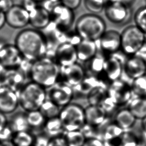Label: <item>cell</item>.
Instances as JSON below:
<instances>
[{"label": "cell", "instance_id": "c3c4849f", "mask_svg": "<svg viewBox=\"0 0 146 146\" xmlns=\"http://www.w3.org/2000/svg\"><path fill=\"white\" fill-rule=\"evenodd\" d=\"M134 1L135 0H109V1L110 2L119 3L128 6H130V5L134 2Z\"/></svg>", "mask_w": 146, "mask_h": 146}, {"label": "cell", "instance_id": "836d02e7", "mask_svg": "<svg viewBox=\"0 0 146 146\" xmlns=\"http://www.w3.org/2000/svg\"><path fill=\"white\" fill-rule=\"evenodd\" d=\"M26 117L30 128L34 129L43 127L47 120L39 110L27 112Z\"/></svg>", "mask_w": 146, "mask_h": 146}, {"label": "cell", "instance_id": "52a82bcc", "mask_svg": "<svg viewBox=\"0 0 146 146\" xmlns=\"http://www.w3.org/2000/svg\"><path fill=\"white\" fill-rule=\"evenodd\" d=\"M48 89L47 98L60 107L62 108L71 103L75 92L73 88L65 82L58 81Z\"/></svg>", "mask_w": 146, "mask_h": 146}, {"label": "cell", "instance_id": "d6986e66", "mask_svg": "<svg viewBox=\"0 0 146 146\" xmlns=\"http://www.w3.org/2000/svg\"><path fill=\"white\" fill-rule=\"evenodd\" d=\"M30 22L33 28L41 31L46 28L51 23V14L42 6H36L29 12Z\"/></svg>", "mask_w": 146, "mask_h": 146}, {"label": "cell", "instance_id": "7c38bea8", "mask_svg": "<svg viewBox=\"0 0 146 146\" xmlns=\"http://www.w3.org/2000/svg\"><path fill=\"white\" fill-rule=\"evenodd\" d=\"M23 59L15 44H5L0 48V63L6 69L18 68Z\"/></svg>", "mask_w": 146, "mask_h": 146}, {"label": "cell", "instance_id": "6f0895ef", "mask_svg": "<svg viewBox=\"0 0 146 146\" xmlns=\"http://www.w3.org/2000/svg\"><path fill=\"white\" fill-rule=\"evenodd\" d=\"M143 133H144L143 139H144V140H145V141L146 142V132H144V131H143Z\"/></svg>", "mask_w": 146, "mask_h": 146}, {"label": "cell", "instance_id": "30bf717a", "mask_svg": "<svg viewBox=\"0 0 146 146\" xmlns=\"http://www.w3.org/2000/svg\"><path fill=\"white\" fill-rule=\"evenodd\" d=\"M117 53L106 57L104 66L103 74L106 78L111 82L120 79L124 72V63L126 59Z\"/></svg>", "mask_w": 146, "mask_h": 146}, {"label": "cell", "instance_id": "7bdbcfd3", "mask_svg": "<svg viewBox=\"0 0 146 146\" xmlns=\"http://www.w3.org/2000/svg\"><path fill=\"white\" fill-rule=\"evenodd\" d=\"M83 146H106L105 142L99 138H88Z\"/></svg>", "mask_w": 146, "mask_h": 146}, {"label": "cell", "instance_id": "83f0119b", "mask_svg": "<svg viewBox=\"0 0 146 146\" xmlns=\"http://www.w3.org/2000/svg\"><path fill=\"white\" fill-rule=\"evenodd\" d=\"M124 130L115 123L108 124L101 132V139L105 143H109L119 138Z\"/></svg>", "mask_w": 146, "mask_h": 146}, {"label": "cell", "instance_id": "7a4b0ae2", "mask_svg": "<svg viewBox=\"0 0 146 146\" xmlns=\"http://www.w3.org/2000/svg\"><path fill=\"white\" fill-rule=\"evenodd\" d=\"M60 70L55 60L45 56L33 62L30 75L32 81L48 89L58 81Z\"/></svg>", "mask_w": 146, "mask_h": 146}, {"label": "cell", "instance_id": "ee69618b", "mask_svg": "<svg viewBox=\"0 0 146 146\" xmlns=\"http://www.w3.org/2000/svg\"><path fill=\"white\" fill-rule=\"evenodd\" d=\"M15 5L13 0H0V11L6 14Z\"/></svg>", "mask_w": 146, "mask_h": 146}, {"label": "cell", "instance_id": "e0dca14e", "mask_svg": "<svg viewBox=\"0 0 146 146\" xmlns=\"http://www.w3.org/2000/svg\"><path fill=\"white\" fill-rule=\"evenodd\" d=\"M85 70L78 63L65 67H61L60 76L63 81L72 87L79 85L86 77Z\"/></svg>", "mask_w": 146, "mask_h": 146}, {"label": "cell", "instance_id": "8992f818", "mask_svg": "<svg viewBox=\"0 0 146 146\" xmlns=\"http://www.w3.org/2000/svg\"><path fill=\"white\" fill-rule=\"evenodd\" d=\"M121 37V51L127 56L135 55L146 41V35L135 25L126 28Z\"/></svg>", "mask_w": 146, "mask_h": 146}, {"label": "cell", "instance_id": "1f68e13d", "mask_svg": "<svg viewBox=\"0 0 146 146\" xmlns=\"http://www.w3.org/2000/svg\"><path fill=\"white\" fill-rule=\"evenodd\" d=\"M63 135L68 146H83L87 139L80 130L65 132Z\"/></svg>", "mask_w": 146, "mask_h": 146}, {"label": "cell", "instance_id": "5b68a950", "mask_svg": "<svg viewBox=\"0 0 146 146\" xmlns=\"http://www.w3.org/2000/svg\"><path fill=\"white\" fill-rule=\"evenodd\" d=\"M59 117L65 132L80 130L85 124L84 109L75 104H69L62 108Z\"/></svg>", "mask_w": 146, "mask_h": 146}, {"label": "cell", "instance_id": "f546056e", "mask_svg": "<svg viewBox=\"0 0 146 146\" xmlns=\"http://www.w3.org/2000/svg\"><path fill=\"white\" fill-rule=\"evenodd\" d=\"M8 124L14 133L28 131L30 128L27 119L26 114L24 113L15 115Z\"/></svg>", "mask_w": 146, "mask_h": 146}, {"label": "cell", "instance_id": "9c48e42d", "mask_svg": "<svg viewBox=\"0 0 146 146\" xmlns=\"http://www.w3.org/2000/svg\"><path fill=\"white\" fill-rule=\"evenodd\" d=\"M51 22L61 30H70L75 21L74 11L60 3L56 5L50 12Z\"/></svg>", "mask_w": 146, "mask_h": 146}, {"label": "cell", "instance_id": "7402d4cb", "mask_svg": "<svg viewBox=\"0 0 146 146\" xmlns=\"http://www.w3.org/2000/svg\"><path fill=\"white\" fill-rule=\"evenodd\" d=\"M85 123L94 127H99L103 124L107 113L103 108L98 106L89 105L84 109Z\"/></svg>", "mask_w": 146, "mask_h": 146}, {"label": "cell", "instance_id": "4dcf8cb0", "mask_svg": "<svg viewBox=\"0 0 146 146\" xmlns=\"http://www.w3.org/2000/svg\"><path fill=\"white\" fill-rule=\"evenodd\" d=\"M35 137L28 131L15 133L12 141L16 146H34Z\"/></svg>", "mask_w": 146, "mask_h": 146}, {"label": "cell", "instance_id": "60d3db41", "mask_svg": "<svg viewBox=\"0 0 146 146\" xmlns=\"http://www.w3.org/2000/svg\"><path fill=\"white\" fill-rule=\"evenodd\" d=\"M82 0H61L60 3L72 10L74 11L79 7Z\"/></svg>", "mask_w": 146, "mask_h": 146}, {"label": "cell", "instance_id": "277c9868", "mask_svg": "<svg viewBox=\"0 0 146 146\" xmlns=\"http://www.w3.org/2000/svg\"><path fill=\"white\" fill-rule=\"evenodd\" d=\"M18 93L19 105L27 112L39 110L47 99L46 89L33 81L25 84Z\"/></svg>", "mask_w": 146, "mask_h": 146}, {"label": "cell", "instance_id": "ffe728a7", "mask_svg": "<svg viewBox=\"0 0 146 146\" xmlns=\"http://www.w3.org/2000/svg\"><path fill=\"white\" fill-rule=\"evenodd\" d=\"M25 74L18 68L7 69L2 78L5 86L18 93L25 85Z\"/></svg>", "mask_w": 146, "mask_h": 146}, {"label": "cell", "instance_id": "e575fe53", "mask_svg": "<svg viewBox=\"0 0 146 146\" xmlns=\"http://www.w3.org/2000/svg\"><path fill=\"white\" fill-rule=\"evenodd\" d=\"M131 87L136 97H146V74L133 80Z\"/></svg>", "mask_w": 146, "mask_h": 146}, {"label": "cell", "instance_id": "680465c9", "mask_svg": "<svg viewBox=\"0 0 146 146\" xmlns=\"http://www.w3.org/2000/svg\"></svg>", "mask_w": 146, "mask_h": 146}, {"label": "cell", "instance_id": "603a6c76", "mask_svg": "<svg viewBox=\"0 0 146 146\" xmlns=\"http://www.w3.org/2000/svg\"><path fill=\"white\" fill-rule=\"evenodd\" d=\"M78 60L86 63L98 53V47L96 41L82 39L76 46Z\"/></svg>", "mask_w": 146, "mask_h": 146}, {"label": "cell", "instance_id": "f1b7e54d", "mask_svg": "<svg viewBox=\"0 0 146 146\" xmlns=\"http://www.w3.org/2000/svg\"><path fill=\"white\" fill-rule=\"evenodd\" d=\"M106 57L97 53L95 56L85 63L87 64V68L91 75L99 76L103 74L104 66Z\"/></svg>", "mask_w": 146, "mask_h": 146}, {"label": "cell", "instance_id": "db71d44e", "mask_svg": "<svg viewBox=\"0 0 146 146\" xmlns=\"http://www.w3.org/2000/svg\"><path fill=\"white\" fill-rule=\"evenodd\" d=\"M49 1H50L51 2L55 3V4H58V3H60L61 0H48Z\"/></svg>", "mask_w": 146, "mask_h": 146}, {"label": "cell", "instance_id": "4316f807", "mask_svg": "<svg viewBox=\"0 0 146 146\" xmlns=\"http://www.w3.org/2000/svg\"><path fill=\"white\" fill-rule=\"evenodd\" d=\"M128 108L137 120H143L146 117V97H136L132 99Z\"/></svg>", "mask_w": 146, "mask_h": 146}, {"label": "cell", "instance_id": "2e32d148", "mask_svg": "<svg viewBox=\"0 0 146 146\" xmlns=\"http://www.w3.org/2000/svg\"><path fill=\"white\" fill-rule=\"evenodd\" d=\"M87 100L89 105L100 106L107 113L111 112L116 107L108 95L105 86L97 88L90 92L87 95Z\"/></svg>", "mask_w": 146, "mask_h": 146}, {"label": "cell", "instance_id": "9a60e30c", "mask_svg": "<svg viewBox=\"0 0 146 146\" xmlns=\"http://www.w3.org/2000/svg\"><path fill=\"white\" fill-rule=\"evenodd\" d=\"M98 47L104 53L112 55L121 51V34L115 30L106 31L101 38L96 41Z\"/></svg>", "mask_w": 146, "mask_h": 146}, {"label": "cell", "instance_id": "8fae6325", "mask_svg": "<svg viewBox=\"0 0 146 146\" xmlns=\"http://www.w3.org/2000/svg\"><path fill=\"white\" fill-rule=\"evenodd\" d=\"M129 7L119 3L109 1L104 11L106 18L115 24H123L130 18Z\"/></svg>", "mask_w": 146, "mask_h": 146}, {"label": "cell", "instance_id": "f6af8a7d", "mask_svg": "<svg viewBox=\"0 0 146 146\" xmlns=\"http://www.w3.org/2000/svg\"><path fill=\"white\" fill-rule=\"evenodd\" d=\"M21 5L30 12L37 6V3L33 0H23Z\"/></svg>", "mask_w": 146, "mask_h": 146}, {"label": "cell", "instance_id": "5bb4252c", "mask_svg": "<svg viewBox=\"0 0 146 146\" xmlns=\"http://www.w3.org/2000/svg\"><path fill=\"white\" fill-rule=\"evenodd\" d=\"M5 16L7 24L12 28L21 29L29 24V12L22 5H15Z\"/></svg>", "mask_w": 146, "mask_h": 146}, {"label": "cell", "instance_id": "9f6ffc18", "mask_svg": "<svg viewBox=\"0 0 146 146\" xmlns=\"http://www.w3.org/2000/svg\"><path fill=\"white\" fill-rule=\"evenodd\" d=\"M33 1L36 3H38L39 2H42L43 1H44L45 0H33Z\"/></svg>", "mask_w": 146, "mask_h": 146}, {"label": "cell", "instance_id": "f5cc1de1", "mask_svg": "<svg viewBox=\"0 0 146 146\" xmlns=\"http://www.w3.org/2000/svg\"><path fill=\"white\" fill-rule=\"evenodd\" d=\"M142 127L143 131L146 132V117L142 120Z\"/></svg>", "mask_w": 146, "mask_h": 146}, {"label": "cell", "instance_id": "484cf974", "mask_svg": "<svg viewBox=\"0 0 146 146\" xmlns=\"http://www.w3.org/2000/svg\"><path fill=\"white\" fill-rule=\"evenodd\" d=\"M43 127L45 135L50 138L62 136L65 132L59 117L47 119Z\"/></svg>", "mask_w": 146, "mask_h": 146}, {"label": "cell", "instance_id": "7dc6e473", "mask_svg": "<svg viewBox=\"0 0 146 146\" xmlns=\"http://www.w3.org/2000/svg\"><path fill=\"white\" fill-rule=\"evenodd\" d=\"M6 115L0 112V131L8 124Z\"/></svg>", "mask_w": 146, "mask_h": 146}, {"label": "cell", "instance_id": "6da1fadb", "mask_svg": "<svg viewBox=\"0 0 146 146\" xmlns=\"http://www.w3.org/2000/svg\"><path fill=\"white\" fill-rule=\"evenodd\" d=\"M15 45L24 59L34 62L45 57L48 43L41 31L34 28L25 29L17 34Z\"/></svg>", "mask_w": 146, "mask_h": 146}, {"label": "cell", "instance_id": "8d00e7d4", "mask_svg": "<svg viewBox=\"0 0 146 146\" xmlns=\"http://www.w3.org/2000/svg\"><path fill=\"white\" fill-rule=\"evenodd\" d=\"M117 146H138L139 141L135 134L132 132L125 131L118 138Z\"/></svg>", "mask_w": 146, "mask_h": 146}, {"label": "cell", "instance_id": "11a10c76", "mask_svg": "<svg viewBox=\"0 0 146 146\" xmlns=\"http://www.w3.org/2000/svg\"><path fill=\"white\" fill-rule=\"evenodd\" d=\"M5 85L3 82L2 80L0 79V90L2 89L4 87Z\"/></svg>", "mask_w": 146, "mask_h": 146}, {"label": "cell", "instance_id": "d4e9b609", "mask_svg": "<svg viewBox=\"0 0 146 146\" xmlns=\"http://www.w3.org/2000/svg\"><path fill=\"white\" fill-rule=\"evenodd\" d=\"M136 118L131 112L127 109H123L117 112L114 122L124 131H127L132 128L136 123Z\"/></svg>", "mask_w": 146, "mask_h": 146}, {"label": "cell", "instance_id": "d590c367", "mask_svg": "<svg viewBox=\"0 0 146 146\" xmlns=\"http://www.w3.org/2000/svg\"><path fill=\"white\" fill-rule=\"evenodd\" d=\"M86 8L89 12L97 14L104 10L109 0H84Z\"/></svg>", "mask_w": 146, "mask_h": 146}, {"label": "cell", "instance_id": "ab89813d", "mask_svg": "<svg viewBox=\"0 0 146 146\" xmlns=\"http://www.w3.org/2000/svg\"><path fill=\"white\" fill-rule=\"evenodd\" d=\"M48 146H68L64 135L50 139Z\"/></svg>", "mask_w": 146, "mask_h": 146}, {"label": "cell", "instance_id": "44dd1931", "mask_svg": "<svg viewBox=\"0 0 146 146\" xmlns=\"http://www.w3.org/2000/svg\"><path fill=\"white\" fill-rule=\"evenodd\" d=\"M124 72L132 80L146 74V63L135 55L129 56L124 65Z\"/></svg>", "mask_w": 146, "mask_h": 146}, {"label": "cell", "instance_id": "f35d334b", "mask_svg": "<svg viewBox=\"0 0 146 146\" xmlns=\"http://www.w3.org/2000/svg\"><path fill=\"white\" fill-rule=\"evenodd\" d=\"M14 134L8 123V124L0 131V141L12 140Z\"/></svg>", "mask_w": 146, "mask_h": 146}, {"label": "cell", "instance_id": "3957f363", "mask_svg": "<svg viewBox=\"0 0 146 146\" xmlns=\"http://www.w3.org/2000/svg\"><path fill=\"white\" fill-rule=\"evenodd\" d=\"M75 30L82 39L97 41L106 31V25L101 17L91 13L78 19Z\"/></svg>", "mask_w": 146, "mask_h": 146}, {"label": "cell", "instance_id": "ac0fdd59", "mask_svg": "<svg viewBox=\"0 0 146 146\" xmlns=\"http://www.w3.org/2000/svg\"><path fill=\"white\" fill-rule=\"evenodd\" d=\"M19 105L18 93L4 86L0 90V112L6 115L14 112Z\"/></svg>", "mask_w": 146, "mask_h": 146}, {"label": "cell", "instance_id": "4fadbf2b", "mask_svg": "<svg viewBox=\"0 0 146 146\" xmlns=\"http://www.w3.org/2000/svg\"><path fill=\"white\" fill-rule=\"evenodd\" d=\"M55 61L61 67L69 66L77 63V53L76 46L68 43L59 44L54 53Z\"/></svg>", "mask_w": 146, "mask_h": 146}, {"label": "cell", "instance_id": "ba28073f", "mask_svg": "<svg viewBox=\"0 0 146 146\" xmlns=\"http://www.w3.org/2000/svg\"><path fill=\"white\" fill-rule=\"evenodd\" d=\"M108 95L116 106L129 103L133 95L131 86L120 79L111 82L107 87Z\"/></svg>", "mask_w": 146, "mask_h": 146}, {"label": "cell", "instance_id": "cb8c5ba5", "mask_svg": "<svg viewBox=\"0 0 146 146\" xmlns=\"http://www.w3.org/2000/svg\"><path fill=\"white\" fill-rule=\"evenodd\" d=\"M101 86H105V85L98 76L90 75L87 77L86 75L83 81L79 85L73 87V89L74 91H76L87 95L92 90Z\"/></svg>", "mask_w": 146, "mask_h": 146}, {"label": "cell", "instance_id": "b9f144b4", "mask_svg": "<svg viewBox=\"0 0 146 146\" xmlns=\"http://www.w3.org/2000/svg\"><path fill=\"white\" fill-rule=\"evenodd\" d=\"M50 139L46 135H40L35 137L34 146H48Z\"/></svg>", "mask_w": 146, "mask_h": 146}, {"label": "cell", "instance_id": "74e56055", "mask_svg": "<svg viewBox=\"0 0 146 146\" xmlns=\"http://www.w3.org/2000/svg\"><path fill=\"white\" fill-rule=\"evenodd\" d=\"M135 25L146 35V6L139 9L135 15Z\"/></svg>", "mask_w": 146, "mask_h": 146}, {"label": "cell", "instance_id": "816d5d0a", "mask_svg": "<svg viewBox=\"0 0 146 146\" xmlns=\"http://www.w3.org/2000/svg\"><path fill=\"white\" fill-rule=\"evenodd\" d=\"M7 69L0 63V79H2L3 76L4 75Z\"/></svg>", "mask_w": 146, "mask_h": 146}, {"label": "cell", "instance_id": "d6a6232c", "mask_svg": "<svg viewBox=\"0 0 146 146\" xmlns=\"http://www.w3.org/2000/svg\"><path fill=\"white\" fill-rule=\"evenodd\" d=\"M61 108L51 100L48 99L45 100L39 110L46 119L59 117Z\"/></svg>", "mask_w": 146, "mask_h": 146}, {"label": "cell", "instance_id": "f907efd6", "mask_svg": "<svg viewBox=\"0 0 146 146\" xmlns=\"http://www.w3.org/2000/svg\"><path fill=\"white\" fill-rule=\"evenodd\" d=\"M0 146H16L12 140L0 141Z\"/></svg>", "mask_w": 146, "mask_h": 146}, {"label": "cell", "instance_id": "681fc988", "mask_svg": "<svg viewBox=\"0 0 146 146\" xmlns=\"http://www.w3.org/2000/svg\"><path fill=\"white\" fill-rule=\"evenodd\" d=\"M6 24L5 13L0 11V30L4 27L5 25Z\"/></svg>", "mask_w": 146, "mask_h": 146}, {"label": "cell", "instance_id": "bcb514c9", "mask_svg": "<svg viewBox=\"0 0 146 146\" xmlns=\"http://www.w3.org/2000/svg\"><path fill=\"white\" fill-rule=\"evenodd\" d=\"M135 55L143 60L146 63V41Z\"/></svg>", "mask_w": 146, "mask_h": 146}]
</instances>
